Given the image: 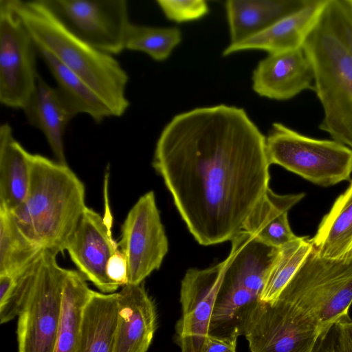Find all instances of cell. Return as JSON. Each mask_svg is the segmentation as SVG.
<instances>
[{
    "instance_id": "obj_29",
    "label": "cell",
    "mask_w": 352,
    "mask_h": 352,
    "mask_svg": "<svg viewBox=\"0 0 352 352\" xmlns=\"http://www.w3.org/2000/svg\"><path fill=\"white\" fill-rule=\"evenodd\" d=\"M322 16L331 32L352 56V11L344 0H328Z\"/></svg>"
},
{
    "instance_id": "obj_6",
    "label": "cell",
    "mask_w": 352,
    "mask_h": 352,
    "mask_svg": "<svg viewBox=\"0 0 352 352\" xmlns=\"http://www.w3.org/2000/svg\"><path fill=\"white\" fill-rule=\"evenodd\" d=\"M265 143L270 165L324 187L351 180L352 149L337 141L310 138L274 122Z\"/></svg>"
},
{
    "instance_id": "obj_28",
    "label": "cell",
    "mask_w": 352,
    "mask_h": 352,
    "mask_svg": "<svg viewBox=\"0 0 352 352\" xmlns=\"http://www.w3.org/2000/svg\"><path fill=\"white\" fill-rule=\"evenodd\" d=\"M182 41L177 28H156L134 24L128 25L124 49L146 53L153 60L162 61L170 55Z\"/></svg>"
},
{
    "instance_id": "obj_19",
    "label": "cell",
    "mask_w": 352,
    "mask_h": 352,
    "mask_svg": "<svg viewBox=\"0 0 352 352\" xmlns=\"http://www.w3.org/2000/svg\"><path fill=\"white\" fill-rule=\"evenodd\" d=\"M312 0H229L225 8L230 44L239 43L285 17L301 10Z\"/></svg>"
},
{
    "instance_id": "obj_13",
    "label": "cell",
    "mask_w": 352,
    "mask_h": 352,
    "mask_svg": "<svg viewBox=\"0 0 352 352\" xmlns=\"http://www.w3.org/2000/svg\"><path fill=\"white\" fill-rule=\"evenodd\" d=\"M226 263L225 259L206 269H189L182 280V316L175 325L181 352H204Z\"/></svg>"
},
{
    "instance_id": "obj_26",
    "label": "cell",
    "mask_w": 352,
    "mask_h": 352,
    "mask_svg": "<svg viewBox=\"0 0 352 352\" xmlns=\"http://www.w3.org/2000/svg\"><path fill=\"white\" fill-rule=\"evenodd\" d=\"M43 248L21 230L10 211L0 207V275H19Z\"/></svg>"
},
{
    "instance_id": "obj_33",
    "label": "cell",
    "mask_w": 352,
    "mask_h": 352,
    "mask_svg": "<svg viewBox=\"0 0 352 352\" xmlns=\"http://www.w3.org/2000/svg\"><path fill=\"white\" fill-rule=\"evenodd\" d=\"M107 274L110 280L119 287L128 284L127 261L120 250H118L109 259Z\"/></svg>"
},
{
    "instance_id": "obj_4",
    "label": "cell",
    "mask_w": 352,
    "mask_h": 352,
    "mask_svg": "<svg viewBox=\"0 0 352 352\" xmlns=\"http://www.w3.org/2000/svg\"><path fill=\"white\" fill-rule=\"evenodd\" d=\"M302 49L312 65L314 90L324 112L318 128L352 149V56L322 15Z\"/></svg>"
},
{
    "instance_id": "obj_11",
    "label": "cell",
    "mask_w": 352,
    "mask_h": 352,
    "mask_svg": "<svg viewBox=\"0 0 352 352\" xmlns=\"http://www.w3.org/2000/svg\"><path fill=\"white\" fill-rule=\"evenodd\" d=\"M37 54V47L10 0H0V102L3 105L23 108L36 85Z\"/></svg>"
},
{
    "instance_id": "obj_16",
    "label": "cell",
    "mask_w": 352,
    "mask_h": 352,
    "mask_svg": "<svg viewBox=\"0 0 352 352\" xmlns=\"http://www.w3.org/2000/svg\"><path fill=\"white\" fill-rule=\"evenodd\" d=\"M119 316L113 352H146L157 328L154 302L142 283L118 292Z\"/></svg>"
},
{
    "instance_id": "obj_34",
    "label": "cell",
    "mask_w": 352,
    "mask_h": 352,
    "mask_svg": "<svg viewBox=\"0 0 352 352\" xmlns=\"http://www.w3.org/2000/svg\"><path fill=\"white\" fill-rule=\"evenodd\" d=\"M344 2L352 11V0H344Z\"/></svg>"
},
{
    "instance_id": "obj_23",
    "label": "cell",
    "mask_w": 352,
    "mask_h": 352,
    "mask_svg": "<svg viewBox=\"0 0 352 352\" xmlns=\"http://www.w3.org/2000/svg\"><path fill=\"white\" fill-rule=\"evenodd\" d=\"M30 155L14 138L7 122L0 126V207L16 208L28 194Z\"/></svg>"
},
{
    "instance_id": "obj_15",
    "label": "cell",
    "mask_w": 352,
    "mask_h": 352,
    "mask_svg": "<svg viewBox=\"0 0 352 352\" xmlns=\"http://www.w3.org/2000/svg\"><path fill=\"white\" fill-rule=\"evenodd\" d=\"M252 89L260 96L277 100L314 89V72L302 47L268 54L252 74Z\"/></svg>"
},
{
    "instance_id": "obj_32",
    "label": "cell",
    "mask_w": 352,
    "mask_h": 352,
    "mask_svg": "<svg viewBox=\"0 0 352 352\" xmlns=\"http://www.w3.org/2000/svg\"><path fill=\"white\" fill-rule=\"evenodd\" d=\"M240 328L234 327L226 336L210 334L205 344L204 352H236Z\"/></svg>"
},
{
    "instance_id": "obj_27",
    "label": "cell",
    "mask_w": 352,
    "mask_h": 352,
    "mask_svg": "<svg viewBox=\"0 0 352 352\" xmlns=\"http://www.w3.org/2000/svg\"><path fill=\"white\" fill-rule=\"evenodd\" d=\"M312 250L307 236H297L279 248L267 271L258 300L262 302L275 300Z\"/></svg>"
},
{
    "instance_id": "obj_2",
    "label": "cell",
    "mask_w": 352,
    "mask_h": 352,
    "mask_svg": "<svg viewBox=\"0 0 352 352\" xmlns=\"http://www.w3.org/2000/svg\"><path fill=\"white\" fill-rule=\"evenodd\" d=\"M86 207L85 185L68 165L31 153L28 194L10 211L25 236L43 249L63 253Z\"/></svg>"
},
{
    "instance_id": "obj_17",
    "label": "cell",
    "mask_w": 352,
    "mask_h": 352,
    "mask_svg": "<svg viewBox=\"0 0 352 352\" xmlns=\"http://www.w3.org/2000/svg\"><path fill=\"white\" fill-rule=\"evenodd\" d=\"M328 0H312L301 10L278 21L269 28L239 43L230 44L223 56L259 50L269 54L302 48L307 38L320 21Z\"/></svg>"
},
{
    "instance_id": "obj_1",
    "label": "cell",
    "mask_w": 352,
    "mask_h": 352,
    "mask_svg": "<svg viewBox=\"0 0 352 352\" xmlns=\"http://www.w3.org/2000/svg\"><path fill=\"white\" fill-rule=\"evenodd\" d=\"M266 137L246 111L219 104L176 115L152 165L202 245L230 241L269 187Z\"/></svg>"
},
{
    "instance_id": "obj_22",
    "label": "cell",
    "mask_w": 352,
    "mask_h": 352,
    "mask_svg": "<svg viewBox=\"0 0 352 352\" xmlns=\"http://www.w3.org/2000/svg\"><path fill=\"white\" fill-rule=\"evenodd\" d=\"M118 316V292L91 289L82 314L80 352H113Z\"/></svg>"
},
{
    "instance_id": "obj_18",
    "label": "cell",
    "mask_w": 352,
    "mask_h": 352,
    "mask_svg": "<svg viewBox=\"0 0 352 352\" xmlns=\"http://www.w3.org/2000/svg\"><path fill=\"white\" fill-rule=\"evenodd\" d=\"M22 109L30 124L45 135L56 162L67 165L63 138L67 125L76 116L58 89L38 74L35 89Z\"/></svg>"
},
{
    "instance_id": "obj_9",
    "label": "cell",
    "mask_w": 352,
    "mask_h": 352,
    "mask_svg": "<svg viewBox=\"0 0 352 352\" xmlns=\"http://www.w3.org/2000/svg\"><path fill=\"white\" fill-rule=\"evenodd\" d=\"M241 318L250 352H312L320 334L309 316L280 297L257 300Z\"/></svg>"
},
{
    "instance_id": "obj_30",
    "label": "cell",
    "mask_w": 352,
    "mask_h": 352,
    "mask_svg": "<svg viewBox=\"0 0 352 352\" xmlns=\"http://www.w3.org/2000/svg\"><path fill=\"white\" fill-rule=\"evenodd\" d=\"M312 352H352V320H341L322 332Z\"/></svg>"
},
{
    "instance_id": "obj_10",
    "label": "cell",
    "mask_w": 352,
    "mask_h": 352,
    "mask_svg": "<svg viewBox=\"0 0 352 352\" xmlns=\"http://www.w3.org/2000/svg\"><path fill=\"white\" fill-rule=\"evenodd\" d=\"M72 34L103 52L120 54L129 24L126 0H40Z\"/></svg>"
},
{
    "instance_id": "obj_5",
    "label": "cell",
    "mask_w": 352,
    "mask_h": 352,
    "mask_svg": "<svg viewBox=\"0 0 352 352\" xmlns=\"http://www.w3.org/2000/svg\"><path fill=\"white\" fill-rule=\"evenodd\" d=\"M278 297L305 312L321 333L334 323L350 318L352 261L325 258L312 250Z\"/></svg>"
},
{
    "instance_id": "obj_20",
    "label": "cell",
    "mask_w": 352,
    "mask_h": 352,
    "mask_svg": "<svg viewBox=\"0 0 352 352\" xmlns=\"http://www.w3.org/2000/svg\"><path fill=\"white\" fill-rule=\"evenodd\" d=\"M304 196L278 195L269 188L246 218L242 230L267 245L280 248L298 236L290 228L287 214Z\"/></svg>"
},
{
    "instance_id": "obj_31",
    "label": "cell",
    "mask_w": 352,
    "mask_h": 352,
    "mask_svg": "<svg viewBox=\"0 0 352 352\" xmlns=\"http://www.w3.org/2000/svg\"><path fill=\"white\" fill-rule=\"evenodd\" d=\"M157 3L170 20L182 23L200 19L209 11L204 0H157Z\"/></svg>"
},
{
    "instance_id": "obj_24",
    "label": "cell",
    "mask_w": 352,
    "mask_h": 352,
    "mask_svg": "<svg viewBox=\"0 0 352 352\" xmlns=\"http://www.w3.org/2000/svg\"><path fill=\"white\" fill-rule=\"evenodd\" d=\"M37 50L56 81V88L75 116L87 113L96 123L113 116L109 105L82 79L47 51Z\"/></svg>"
},
{
    "instance_id": "obj_14",
    "label": "cell",
    "mask_w": 352,
    "mask_h": 352,
    "mask_svg": "<svg viewBox=\"0 0 352 352\" xmlns=\"http://www.w3.org/2000/svg\"><path fill=\"white\" fill-rule=\"evenodd\" d=\"M118 247L103 218L87 206L68 239L65 250L86 280L101 292L109 294L119 287L107 274V262Z\"/></svg>"
},
{
    "instance_id": "obj_25",
    "label": "cell",
    "mask_w": 352,
    "mask_h": 352,
    "mask_svg": "<svg viewBox=\"0 0 352 352\" xmlns=\"http://www.w3.org/2000/svg\"><path fill=\"white\" fill-rule=\"evenodd\" d=\"M91 292L80 272L68 270L63 285L61 315L54 352H80L82 314Z\"/></svg>"
},
{
    "instance_id": "obj_21",
    "label": "cell",
    "mask_w": 352,
    "mask_h": 352,
    "mask_svg": "<svg viewBox=\"0 0 352 352\" xmlns=\"http://www.w3.org/2000/svg\"><path fill=\"white\" fill-rule=\"evenodd\" d=\"M310 242L321 257L352 261V179L322 217Z\"/></svg>"
},
{
    "instance_id": "obj_3",
    "label": "cell",
    "mask_w": 352,
    "mask_h": 352,
    "mask_svg": "<svg viewBox=\"0 0 352 352\" xmlns=\"http://www.w3.org/2000/svg\"><path fill=\"white\" fill-rule=\"evenodd\" d=\"M37 47L43 49L82 79L122 116L130 102L126 96L129 75L113 55L85 43L64 28L40 0H10Z\"/></svg>"
},
{
    "instance_id": "obj_7",
    "label": "cell",
    "mask_w": 352,
    "mask_h": 352,
    "mask_svg": "<svg viewBox=\"0 0 352 352\" xmlns=\"http://www.w3.org/2000/svg\"><path fill=\"white\" fill-rule=\"evenodd\" d=\"M57 254L43 249L32 263V280L18 316V352H54L67 269L60 267Z\"/></svg>"
},
{
    "instance_id": "obj_12",
    "label": "cell",
    "mask_w": 352,
    "mask_h": 352,
    "mask_svg": "<svg viewBox=\"0 0 352 352\" xmlns=\"http://www.w3.org/2000/svg\"><path fill=\"white\" fill-rule=\"evenodd\" d=\"M128 265V284L142 283L158 270L168 250L155 196L149 191L129 211L118 243Z\"/></svg>"
},
{
    "instance_id": "obj_8",
    "label": "cell",
    "mask_w": 352,
    "mask_h": 352,
    "mask_svg": "<svg viewBox=\"0 0 352 352\" xmlns=\"http://www.w3.org/2000/svg\"><path fill=\"white\" fill-rule=\"evenodd\" d=\"M231 241L226 258L219 294L212 314L210 331L241 318L259 298L267 271L278 248L267 245L243 230Z\"/></svg>"
}]
</instances>
